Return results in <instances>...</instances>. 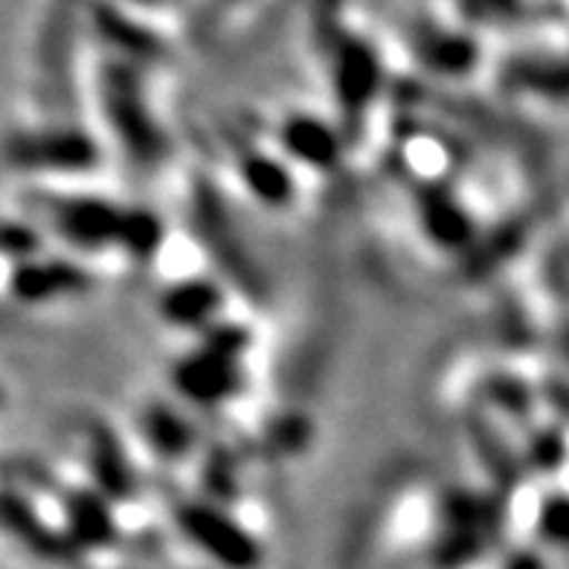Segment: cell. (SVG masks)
<instances>
[{"instance_id":"8992f818","label":"cell","mask_w":569,"mask_h":569,"mask_svg":"<svg viewBox=\"0 0 569 569\" xmlns=\"http://www.w3.org/2000/svg\"><path fill=\"white\" fill-rule=\"evenodd\" d=\"M244 174H248L250 189H256L259 196L268 198V201H282L291 192V180L284 174V169H279L277 163H268L264 158H253L244 166Z\"/></svg>"},{"instance_id":"5b68a950","label":"cell","mask_w":569,"mask_h":569,"mask_svg":"<svg viewBox=\"0 0 569 569\" xmlns=\"http://www.w3.org/2000/svg\"><path fill=\"white\" fill-rule=\"evenodd\" d=\"M284 142H288V149L297 154V158H306V163L315 166H329L335 160V140L322 126L308 120H297L288 131H284Z\"/></svg>"},{"instance_id":"ba28073f","label":"cell","mask_w":569,"mask_h":569,"mask_svg":"<svg viewBox=\"0 0 569 569\" xmlns=\"http://www.w3.org/2000/svg\"><path fill=\"white\" fill-rule=\"evenodd\" d=\"M151 439L166 450H180L187 445V427L172 419V412L151 416Z\"/></svg>"},{"instance_id":"52a82bcc","label":"cell","mask_w":569,"mask_h":569,"mask_svg":"<svg viewBox=\"0 0 569 569\" xmlns=\"http://www.w3.org/2000/svg\"><path fill=\"white\" fill-rule=\"evenodd\" d=\"M540 529L552 543L569 547V500L549 502L543 517H540Z\"/></svg>"},{"instance_id":"7a4b0ae2","label":"cell","mask_w":569,"mask_h":569,"mask_svg":"<svg viewBox=\"0 0 569 569\" xmlns=\"http://www.w3.org/2000/svg\"><path fill=\"white\" fill-rule=\"evenodd\" d=\"M236 375H232V363L224 355L203 352L198 358L180 363L178 369V387L196 401H218L232 390Z\"/></svg>"},{"instance_id":"3957f363","label":"cell","mask_w":569,"mask_h":569,"mask_svg":"<svg viewBox=\"0 0 569 569\" xmlns=\"http://www.w3.org/2000/svg\"><path fill=\"white\" fill-rule=\"evenodd\" d=\"M218 308V291L212 284L189 282L174 288L163 302V311L169 320L178 326H198L201 320H210V315Z\"/></svg>"},{"instance_id":"277c9868","label":"cell","mask_w":569,"mask_h":569,"mask_svg":"<svg viewBox=\"0 0 569 569\" xmlns=\"http://www.w3.org/2000/svg\"><path fill=\"white\" fill-rule=\"evenodd\" d=\"M64 227H70V236H76L84 244H99V241L122 236L126 218L111 212L102 203H79L76 210L68 212Z\"/></svg>"},{"instance_id":"6da1fadb","label":"cell","mask_w":569,"mask_h":569,"mask_svg":"<svg viewBox=\"0 0 569 569\" xmlns=\"http://www.w3.org/2000/svg\"><path fill=\"white\" fill-rule=\"evenodd\" d=\"M180 526L196 547H201L212 561L221 563L224 569H256L262 563L256 540L248 538L239 526L218 511L189 506V509L180 511Z\"/></svg>"},{"instance_id":"9c48e42d","label":"cell","mask_w":569,"mask_h":569,"mask_svg":"<svg viewBox=\"0 0 569 569\" xmlns=\"http://www.w3.org/2000/svg\"><path fill=\"white\" fill-rule=\"evenodd\" d=\"M506 569H543L540 567L538 558H532V555H517V558H511L509 563H506Z\"/></svg>"}]
</instances>
